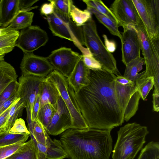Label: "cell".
<instances>
[{
	"label": "cell",
	"instance_id": "6da1fadb",
	"mask_svg": "<svg viewBox=\"0 0 159 159\" xmlns=\"http://www.w3.org/2000/svg\"><path fill=\"white\" fill-rule=\"evenodd\" d=\"M116 77L103 69L90 70L89 84L75 93L80 112L89 128L112 130L124 122L115 90Z\"/></svg>",
	"mask_w": 159,
	"mask_h": 159
},
{
	"label": "cell",
	"instance_id": "7a4b0ae2",
	"mask_svg": "<svg viewBox=\"0 0 159 159\" xmlns=\"http://www.w3.org/2000/svg\"><path fill=\"white\" fill-rule=\"evenodd\" d=\"M111 130L70 128L61 134L60 140L70 159H110Z\"/></svg>",
	"mask_w": 159,
	"mask_h": 159
},
{
	"label": "cell",
	"instance_id": "3957f363",
	"mask_svg": "<svg viewBox=\"0 0 159 159\" xmlns=\"http://www.w3.org/2000/svg\"><path fill=\"white\" fill-rule=\"evenodd\" d=\"M148 133L146 126L135 122L120 127L112 151V159H134L142 149Z\"/></svg>",
	"mask_w": 159,
	"mask_h": 159
},
{
	"label": "cell",
	"instance_id": "277c9868",
	"mask_svg": "<svg viewBox=\"0 0 159 159\" xmlns=\"http://www.w3.org/2000/svg\"><path fill=\"white\" fill-rule=\"evenodd\" d=\"M84 46L93 57L101 65L102 69L121 75L117 66L116 61L109 52L99 36L95 21L91 17L82 26Z\"/></svg>",
	"mask_w": 159,
	"mask_h": 159
},
{
	"label": "cell",
	"instance_id": "5b68a950",
	"mask_svg": "<svg viewBox=\"0 0 159 159\" xmlns=\"http://www.w3.org/2000/svg\"><path fill=\"white\" fill-rule=\"evenodd\" d=\"M135 27L146 66V77H153L154 89L159 91V39L151 38L142 21Z\"/></svg>",
	"mask_w": 159,
	"mask_h": 159
},
{
	"label": "cell",
	"instance_id": "8992f818",
	"mask_svg": "<svg viewBox=\"0 0 159 159\" xmlns=\"http://www.w3.org/2000/svg\"><path fill=\"white\" fill-rule=\"evenodd\" d=\"M47 78L56 86L67 107L71 116L73 128H89L80 112L75 92L69 85L67 78L54 70Z\"/></svg>",
	"mask_w": 159,
	"mask_h": 159
},
{
	"label": "cell",
	"instance_id": "52a82bcc",
	"mask_svg": "<svg viewBox=\"0 0 159 159\" xmlns=\"http://www.w3.org/2000/svg\"><path fill=\"white\" fill-rule=\"evenodd\" d=\"M46 16L49 28L53 35L72 42L82 55L90 52L83 46L84 44L82 27L77 26L72 20L70 22L64 20L54 12Z\"/></svg>",
	"mask_w": 159,
	"mask_h": 159
},
{
	"label": "cell",
	"instance_id": "ba28073f",
	"mask_svg": "<svg viewBox=\"0 0 159 159\" xmlns=\"http://www.w3.org/2000/svg\"><path fill=\"white\" fill-rule=\"evenodd\" d=\"M151 39H159V0H132Z\"/></svg>",
	"mask_w": 159,
	"mask_h": 159
},
{
	"label": "cell",
	"instance_id": "9c48e42d",
	"mask_svg": "<svg viewBox=\"0 0 159 159\" xmlns=\"http://www.w3.org/2000/svg\"><path fill=\"white\" fill-rule=\"evenodd\" d=\"M115 88L119 104L124 115V120L127 122L137 111L140 96L135 83L123 85L116 80Z\"/></svg>",
	"mask_w": 159,
	"mask_h": 159
},
{
	"label": "cell",
	"instance_id": "30bf717a",
	"mask_svg": "<svg viewBox=\"0 0 159 159\" xmlns=\"http://www.w3.org/2000/svg\"><path fill=\"white\" fill-rule=\"evenodd\" d=\"M48 40L46 32L39 26L31 25L19 32L15 47L20 49L24 53H33L45 45Z\"/></svg>",
	"mask_w": 159,
	"mask_h": 159
},
{
	"label": "cell",
	"instance_id": "8fae6325",
	"mask_svg": "<svg viewBox=\"0 0 159 159\" xmlns=\"http://www.w3.org/2000/svg\"><path fill=\"white\" fill-rule=\"evenodd\" d=\"M81 56L71 48L62 47L52 52L47 57L54 70L67 78Z\"/></svg>",
	"mask_w": 159,
	"mask_h": 159
},
{
	"label": "cell",
	"instance_id": "7c38bea8",
	"mask_svg": "<svg viewBox=\"0 0 159 159\" xmlns=\"http://www.w3.org/2000/svg\"><path fill=\"white\" fill-rule=\"evenodd\" d=\"M20 68L22 75L44 78L54 70L47 57L37 56L33 53H24Z\"/></svg>",
	"mask_w": 159,
	"mask_h": 159
},
{
	"label": "cell",
	"instance_id": "4fadbf2b",
	"mask_svg": "<svg viewBox=\"0 0 159 159\" xmlns=\"http://www.w3.org/2000/svg\"><path fill=\"white\" fill-rule=\"evenodd\" d=\"M45 78L23 75L19 78V86L16 94L19 98L25 102L26 107H29L31 116L35 100L39 94L41 83Z\"/></svg>",
	"mask_w": 159,
	"mask_h": 159
},
{
	"label": "cell",
	"instance_id": "5bb4252c",
	"mask_svg": "<svg viewBox=\"0 0 159 159\" xmlns=\"http://www.w3.org/2000/svg\"><path fill=\"white\" fill-rule=\"evenodd\" d=\"M123 28L120 39L122 61L126 66L130 61L140 56V42L135 26L130 25Z\"/></svg>",
	"mask_w": 159,
	"mask_h": 159
},
{
	"label": "cell",
	"instance_id": "9a60e30c",
	"mask_svg": "<svg viewBox=\"0 0 159 159\" xmlns=\"http://www.w3.org/2000/svg\"><path fill=\"white\" fill-rule=\"evenodd\" d=\"M117 20L119 26L136 25L142 20L132 0H116L109 8Z\"/></svg>",
	"mask_w": 159,
	"mask_h": 159
},
{
	"label": "cell",
	"instance_id": "2e32d148",
	"mask_svg": "<svg viewBox=\"0 0 159 159\" xmlns=\"http://www.w3.org/2000/svg\"><path fill=\"white\" fill-rule=\"evenodd\" d=\"M72 128L73 125L71 116L60 95L57 103L55 112L46 130L48 135L56 136Z\"/></svg>",
	"mask_w": 159,
	"mask_h": 159
},
{
	"label": "cell",
	"instance_id": "e0dca14e",
	"mask_svg": "<svg viewBox=\"0 0 159 159\" xmlns=\"http://www.w3.org/2000/svg\"><path fill=\"white\" fill-rule=\"evenodd\" d=\"M90 72V70L84 63L82 55L73 71L67 78L69 85L75 93L78 92L83 87L89 84Z\"/></svg>",
	"mask_w": 159,
	"mask_h": 159
},
{
	"label": "cell",
	"instance_id": "ac0fdd59",
	"mask_svg": "<svg viewBox=\"0 0 159 159\" xmlns=\"http://www.w3.org/2000/svg\"><path fill=\"white\" fill-rule=\"evenodd\" d=\"M27 112V120L31 139L35 142L41 143L47 147L49 146L52 139L42 123L37 118L32 121L30 110L28 107L25 108Z\"/></svg>",
	"mask_w": 159,
	"mask_h": 159
},
{
	"label": "cell",
	"instance_id": "d6986e66",
	"mask_svg": "<svg viewBox=\"0 0 159 159\" xmlns=\"http://www.w3.org/2000/svg\"><path fill=\"white\" fill-rule=\"evenodd\" d=\"M19 0L0 1V23L3 27H7L21 11Z\"/></svg>",
	"mask_w": 159,
	"mask_h": 159
},
{
	"label": "cell",
	"instance_id": "ffe728a7",
	"mask_svg": "<svg viewBox=\"0 0 159 159\" xmlns=\"http://www.w3.org/2000/svg\"><path fill=\"white\" fill-rule=\"evenodd\" d=\"M39 95L40 98V108L48 104L56 105L60 96L56 86L47 77L41 83Z\"/></svg>",
	"mask_w": 159,
	"mask_h": 159
},
{
	"label": "cell",
	"instance_id": "44dd1931",
	"mask_svg": "<svg viewBox=\"0 0 159 159\" xmlns=\"http://www.w3.org/2000/svg\"><path fill=\"white\" fill-rule=\"evenodd\" d=\"M19 35L18 31L8 26L0 27V51L5 54L11 52L15 47Z\"/></svg>",
	"mask_w": 159,
	"mask_h": 159
},
{
	"label": "cell",
	"instance_id": "7402d4cb",
	"mask_svg": "<svg viewBox=\"0 0 159 159\" xmlns=\"http://www.w3.org/2000/svg\"><path fill=\"white\" fill-rule=\"evenodd\" d=\"M5 159H40L37 146L32 139Z\"/></svg>",
	"mask_w": 159,
	"mask_h": 159
},
{
	"label": "cell",
	"instance_id": "603a6c76",
	"mask_svg": "<svg viewBox=\"0 0 159 159\" xmlns=\"http://www.w3.org/2000/svg\"><path fill=\"white\" fill-rule=\"evenodd\" d=\"M145 65L143 57L139 56L130 61L125 66L123 76L129 80L135 82L138 79L145 76L146 70L139 73Z\"/></svg>",
	"mask_w": 159,
	"mask_h": 159
},
{
	"label": "cell",
	"instance_id": "cb8c5ba5",
	"mask_svg": "<svg viewBox=\"0 0 159 159\" xmlns=\"http://www.w3.org/2000/svg\"><path fill=\"white\" fill-rule=\"evenodd\" d=\"M26 106L25 102L20 98L18 102L11 107L5 125L0 130V135L8 133L15 120L21 116Z\"/></svg>",
	"mask_w": 159,
	"mask_h": 159
},
{
	"label": "cell",
	"instance_id": "d4e9b609",
	"mask_svg": "<svg viewBox=\"0 0 159 159\" xmlns=\"http://www.w3.org/2000/svg\"><path fill=\"white\" fill-rule=\"evenodd\" d=\"M17 76L11 65L4 60L0 61V95L10 83L17 80Z\"/></svg>",
	"mask_w": 159,
	"mask_h": 159
},
{
	"label": "cell",
	"instance_id": "484cf974",
	"mask_svg": "<svg viewBox=\"0 0 159 159\" xmlns=\"http://www.w3.org/2000/svg\"><path fill=\"white\" fill-rule=\"evenodd\" d=\"M38 7L36 6L30 9L21 10L8 26L18 31L30 26L33 21L34 13L29 11Z\"/></svg>",
	"mask_w": 159,
	"mask_h": 159
},
{
	"label": "cell",
	"instance_id": "4316f807",
	"mask_svg": "<svg viewBox=\"0 0 159 159\" xmlns=\"http://www.w3.org/2000/svg\"><path fill=\"white\" fill-rule=\"evenodd\" d=\"M70 14L72 20L78 26H82L92 17V13L87 9L81 10L75 6L71 0Z\"/></svg>",
	"mask_w": 159,
	"mask_h": 159
},
{
	"label": "cell",
	"instance_id": "83f0119b",
	"mask_svg": "<svg viewBox=\"0 0 159 159\" xmlns=\"http://www.w3.org/2000/svg\"><path fill=\"white\" fill-rule=\"evenodd\" d=\"M68 155L61 144L60 140L51 139L47 147L46 159H64Z\"/></svg>",
	"mask_w": 159,
	"mask_h": 159
},
{
	"label": "cell",
	"instance_id": "f1b7e54d",
	"mask_svg": "<svg viewBox=\"0 0 159 159\" xmlns=\"http://www.w3.org/2000/svg\"><path fill=\"white\" fill-rule=\"evenodd\" d=\"M86 9L92 14H94L98 20L107 28L111 34L121 39V35L118 29V24L93 8L87 7Z\"/></svg>",
	"mask_w": 159,
	"mask_h": 159
},
{
	"label": "cell",
	"instance_id": "f546056e",
	"mask_svg": "<svg viewBox=\"0 0 159 159\" xmlns=\"http://www.w3.org/2000/svg\"><path fill=\"white\" fill-rule=\"evenodd\" d=\"M56 105L47 104L40 108L37 119L46 129L49 125L55 112Z\"/></svg>",
	"mask_w": 159,
	"mask_h": 159
},
{
	"label": "cell",
	"instance_id": "4dcf8cb0",
	"mask_svg": "<svg viewBox=\"0 0 159 159\" xmlns=\"http://www.w3.org/2000/svg\"><path fill=\"white\" fill-rule=\"evenodd\" d=\"M83 1L87 7L93 8L118 24L116 19L108 8L101 0H85ZM119 25V24H118Z\"/></svg>",
	"mask_w": 159,
	"mask_h": 159
},
{
	"label": "cell",
	"instance_id": "1f68e13d",
	"mask_svg": "<svg viewBox=\"0 0 159 159\" xmlns=\"http://www.w3.org/2000/svg\"><path fill=\"white\" fill-rule=\"evenodd\" d=\"M30 134H13L9 133L0 135V146L19 143H24Z\"/></svg>",
	"mask_w": 159,
	"mask_h": 159
},
{
	"label": "cell",
	"instance_id": "d6a6232c",
	"mask_svg": "<svg viewBox=\"0 0 159 159\" xmlns=\"http://www.w3.org/2000/svg\"><path fill=\"white\" fill-rule=\"evenodd\" d=\"M71 0H53L54 12L59 18L66 22H70L72 20L70 14Z\"/></svg>",
	"mask_w": 159,
	"mask_h": 159
},
{
	"label": "cell",
	"instance_id": "836d02e7",
	"mask_svg": "<svg viewBox=\"0 0 159 159\" xmlns=\"http://www.w3.org/2000/svg\"><path fill=\"white\" fill-rule=\"evenodd\" d=\"M137 90L141 98L144 101L154 85V78L152 77H144L135 82Z\"/></svg>",
	"mask_w": 159,
	"mask_h": 159
},
{
	"label": "cell",
	"instance_id": "e575fe53",
	"mask_svg": "<svg viewBox=\"0 0 159 159\" xmlns=\"http://www.w3.org/2000/svg\"><path fill=\"white\" fill-rule=\"evenodd\" d=\"M138 159H159V144L151 141L142 149Z\"/></svg>",
	"mask_w": 159,
	"mask_h": 159
},
{
	"label": "cell",
	"instance_id": "d590c367",
	"mask_svg": "<svg viewBox=\"0 0 159 159\" xmlns=\"http://www.w3.org/2000/svg\"><path fill=\"white\" fill-rule=\"evenodd\" d=\"M19 86L17 80L11 82L8 85L0 95V105L16 93Z\"/></svg>",
	"mask_w": 159,
	"mask_h": 159
},
{
	"label": "cell",
	"instance_id": "8d00e7d4",
	"mask_svg": "<svg viewBox=\"0 0 159 159\" xmlns=\"http://www.w3.org/2000/svg\"><path fill=\"white\" fill-rule=\"evenodd\" d=\"M9 133L13 134H27L30 132L25 125L24 120L21 118L17 119L9 130Z\"/></svg>",
	"mask_w": 159,
	"mask_h": 159
},
{
	"label": "cell",
	"instance_id": "74e56055",
	"mask_svg": "<svg viewBox=\"0 0 159 159\" xmlns=\"http://www.w3.org/2000/svg\"><path fill=\"white\" fill-rule=\"evenodd\" d=\"M83 55L84 63L90 70H97L102 69L101 64L93 57L90 52Z\"/></svg>",
	"mask_w": 159,
	"mask_h": 159
},
{
	"label": "cell",
	"instance_id": "f35d334b",
	"mask_svg": "<svg viewBox=\"0 0 159 159\" xmlns=\"http://www.w3.org/2000/svg\"><path fill=\"white\" fill-rule=\"evenodd\" d=\"M24 143L0 146V159H5L16 152Z\"/></svg>",
	"mask_w": 159,
	"mask_h": 159
},
{
	"label": "cell",
	"instance_id": "ab89813d",
	"mask_svg": "<svg viewBox=\"0 0 159 159\" xmlns=\"http://www.w3.org/2000/svg\"><path fill=\"white\" fill-rule=\"evenodd\" d=\"M16 93L8 100L0 105V116L20 100Z\"/></svg>",
	"mask_w": 159,
	"mask_h": 159
},
{
	"label": "cell",
	"instance_id": "60d3db41",
	"mask_svg": "<svg viewBox=\"0 0 159 159\" xmlns=\"http://www.w3.org/2000/svg\"><path fill=\"white\" fill-rule=\"evenodd\" d=\"M49 3L43 4L40 8V12L45 16L52 14L54 12V6L53 0H48Z\"/></svg>",
	"mask_w": 159,
	"mask_h": 159
},
{
	"label": "cell",
	"instance_id": "b9f144b4",
	"mask_svg": "<svg viewBox=\"0 0 159 159\" xmlns=\"http://www.w3.org/2000/svg\"><path fill=\"white\" fill-rule=\"evenodd\" d=\"M104 39V45L107 50L111 53L114 52L116 48V42L113 40H109L105 34L102 35Z\"/></svg>",
	"mask_w": 159,
	"mask_h": 159
},
{
	"label": "cell",
	"instance_id": "7bdbcfd3",
	"mask_svg": "<svg viewBox=\"0 0 159 159\" xmlns=\"http://www.w3.org/2000/svg\"><path fill=\"white\" fill-rule=\"evenodd\" d=\"M40 96L39 94L36 98L33 105L32 112L31 116L32 121L35 120L37 118V114L40 108Z\"/></svg>",
	"mask_w": 159,
	"mask_h": 159
},
{
	"label": "cell",
	"instance_id": "ee69618b",
	"mask_svg": "<svg viewBox=\"0 0 159 159\" xmlns=\"http://www.w3.org/2000/svg\"><path fill=\"white\" fill-rule=\"evenodd\" d=\"M38 0H19L20 10H25L31 8V7Z\"/></svg>",
	"mask_w": 159,
	"mask_h": 159
},
{
	"label": "cell",
	"instance_id": "f6af8a7d",
	"mask_svg": "<svg viewBox=\"0 0 159 159\" xmlns=\"http://www.w3.org/2000/svg\"><path fill=\"white\" fill-rule=\"evenodd\" d=\"M152 95L153 111L158 112L159 111V91L154 89Z\"/></svg>",
	"mask_w": 159,
	"mask_h": 159
},
{
	"label": "cell",
	"instance_id": "bcb514c9",
	"mask_svg": "<svg viewBox=\"0 0 159 159\" xmlns=\"http://www.w3.org/2000/svg\"><path fill=\"white\" fill-rule=\"evenodd\" d=\"M116 80L118 82L123 85H130L135 83L122 75L117 76Z\"/></svg>",
	"mask_w": 159,
	"mask_h": 159
},
{
	"label": "cell",
	"instance_id": "7dc6e473",
	"mask_svg": "<svg viewBox=\"0 0 159 159\" xmlns=\"http://www.w3.org/2000/svg\"><path fill=\"white\" fill-rule=\"evenodd\" d=\"M11 107L0 116V130L5 125L9 110Z\"/></svg>",
	"mask_w": 159,
	"mask_h": 159
},
{
	"label": "cell",
	"instance_id": "c3c4849f",
	"mask_svg": "<svg viewBox=\"0 0 159 159\" xmlns=\"http://www.w3.org/2000/svg\"><path fill=\"white\" fill-rule=\"evenodd\" d=\"M5 54L3 52L0 51V61L4 60V57L5 56Z\"/></svg>",
	"mask_w": 159,
	"mask_h": 159
},
{
	"label": "cell",
	"instance_id": "681fc988",
	"mask_svg": "<svg viewBox=\"0 0 159 159\" xmlns=\"http://www.w3.org/2000/svg\"><path fill=\"white\" fill-rule=\"evenodd\" d=\"M1 26V24L0 23V26Z\"/></svg>",
	"mask_w": 159,
	"mask_h": 159
}]
</instances>
